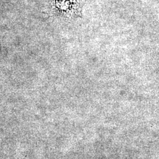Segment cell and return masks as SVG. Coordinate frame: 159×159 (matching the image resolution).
<instances>
[{
  "instance_id": "6da1fadb",
  "label": "cell",
  "mask_w": 159,
  "mask_h": 159,
  "mask_svg": "<svg viewBox=\"0 0 159 159\" xmlns=\"http://www.w3.org/2000/svg\"><path fill=\"white\" fill-rule=\"evenodd\" d=\"M57 11L67 16H80L81 7L79 0H53Z\"/></svg>"
}]
</instances>
